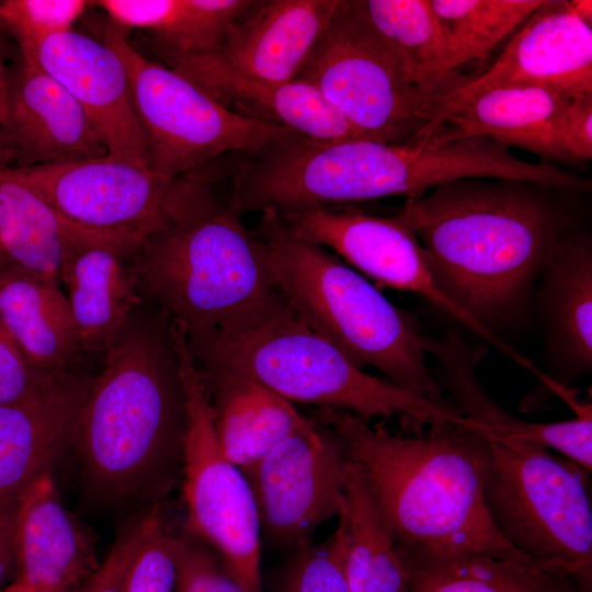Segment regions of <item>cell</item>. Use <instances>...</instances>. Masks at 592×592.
I'll return each instance as SVG.
<instances>
[{"instance_id": "cell-15", "label": "cell", "mask_w": 592, "mask_h": 592, "mask_svg": "<svg viewBox=\"0 0 592 592\" xmlns=\"http://www.w3.org/2000/svg\"><path fill=\"white\" fill-rule=\"evenodd\" d=\"M82 107L110 156L151 168L126 67L103 41L68 31L21 49Z\"/></svg>"}, {"instance_id": "cell-24", "label": "cell", "mask_w": 592, "mask_h": 592, "mask_svg": "<svg viewBox=\"0 0 592 592\" xmlns=\"http://www.w3.org/2000/svg\"><path fill=\"white\" fill-rule=\"evenodd\" d=\"M571 98L540 88L493 89L430 122L417 136L435 135L442 140L482 137L522 148L550 163L572 164L560 143Z\"/></svg>"}, {"instance_id": "cell-13", "label": "cell", "mask_w": 592, "mask_h": 592, "mask_svg": "<svg viewBox=\"0 0 592 592\" xmlns=\"http://www.w3.org/2000/svg\"><path fill=\"white\" fill-rule=\"evenodd\" d=\"M519 87L592 93V26L569 1L544 0L486 71L434 98L428 124L480 93Z\"/></svg>"}, {"instance_id": "cell-34", "label": "cell", "mask_w": 592, "mask_h": 592, "mask_svg": "<svg viewBox=\"0 0 592 592\" xmlns=\"http://www.w3.org/2000/svg\"><path fill=\"white\" fill-rule=\"evenodd\" d=\"M272 592H349L330 537L288 551L274 571Z\"/></svg>"}, {"instance_id": "cell-35", "label": "cell", "mask_w": 592, "mask_h": 592, "mask_svg": "<svg viewBox=\"0 0 592 592\" xmlns=\"http://www.w3.org/2000/svg\"><path fill=\"white\" fill-rule=\"evenodd\" d=\"M163 515L158 503L132 516L119 528L104 561L77 592H125L136 557Z\"/></svg>"}, {"instance_id": "cell-40", "label": "cell", "mask_w": 592, "mask_h": 592, "mask_svg": "<svg viewBox=\"0 0 592 592\" xmlns=\"http://www.w3.org/2000/svg\"><path fill=\"white\" fill-rule=\"evenodd\" d=\"M19 497L0 504V585L16 567V516Z\"/></svg>"}, {"instance_id": "cell-6", "label": "cell", "mask_w": 592, "mask_h": 592, "mask_svg": "<svg viewBox=\"0 0 592 592\" xmlns=\"http://www.w3.org/2000/svg\"><path fill=\"white\" fill-rule=\"evenodd\" d=\"M201 372L250 378L289 402L342 410L366 421L398 418L412 434L434 422L478 428L449 400L418 397L365 373L304 325L288 304L248 326L187 338Z\"/></svg>"}, {"instance_id": "cell-1", "label": "cell", "mask_w": 592, "mask_h": 592, "mask_svg": "<svg viewBox=\"0 0 592 592\" xmlns=\"http://www.w3.org/2000/svg\"><path fill=\"white\" fill-rule=\"evenodd\" d=\"M569 191L463 178L407 200L396 216L418 238L443 292L497 333L524 320L550 253L574 228L562 200Z\"/></svg>"}, {"instance_id": "cell-30", "label": "cell", "mask_w": 592, "mask_h": 592, "mask_svg": "<svg viewBox=\"0 0 592 592\" xmlns=\"http://www.w3.org/2000/svg\"><path fill=\"white\" fill-rule=\"evenodd\" d=\"M378 33L398 53L411 80L434 98L454 88L466 62L432 12L428 0H362Z\"/></svg>"}, {"instance_id": "cell-16", "label": "cell", "mask_w": 592, "mask_h": 592, "mask_svg": "<svg viewBox=\"0 0 592 592\" xmlns=\"http://www.w3.org/2000/svg\"><path fill=\"white\" fill-rule=\"evenodd\" d=\"M2 141L9 169L57 166L109 155L73 96L34 61L8 78Z\"/></svg>"}, {"instance_id": "cell-23", "label": "cell", "mask_w": 592, "mask_h": 592, "mask_svg": "<svg viewBox=\"0 0 592 592\" xmlns=\"http://www.w3.org/2000/svg\"><path fill=\"white\" fill-rule=\"evenodd\" d=\"M16 579L26 592H73L98 569L90 536L62 505L53 474L19 496Z\"/></svg>"}, {"instance_id": "cell-2", "label": "cell", "mask_w": 592, "mask_h": 592, "mask_svg": "<svg viewBox=\"0 0 592 592\" xmlns=\"http://www.w3.org/2000/svg\"><path fill=\"white\" fill-rule=\"evenodd\" d=\"M311 418L342 441L399 551L535 563L501 536L487 513L490 444L483 430L441 421L397 435L342 410L316 408Z\"/></svg>"}, {"instance_id": "cell-26", "label": "cell", "mask_w": 592, "mask_h": 592, "mask_svg": "<svg viewBox=\"0 0 592 592\" xmlns=\"http://www.w3.org/2000/svg\"><path fill=\"white\" fill-rule=\"evenodd\" d=\"M0 323L29 363L44 373L72 369L82 352L59 286L0 255Z\"/></svg>"}, {"instance_id": "cell-19", "label": "cell", "mask_w": 592, "mask_h": 592, "mask_svg": "<svg viewBox=\"0 0 592 592\" xmlns=\"http://www.w3.org/2000/svg\"><path fill=\"white\" fill-rule=\"evenodd\" d=\"M0 255L59 286L64 264L81 250L111 248L133 257L147 237L81 226L61 215L12 169L0 171Z\"/></svg>"}, {"instance_id": "cell-18", "label": "cell", "mask_w": 592, "mask_h": 592, "mask_svg": "<svg viewBox=\"0 0 592 592\" xmlns=\"http://www.w3.org/2000/svg\"><path fill=\"white\" fill-rule=\"evenodd\" d=\"M171 69L241 115L291 129L314 141L364 139L314 84L294 79L274 83L242 75L212 55L167 58Z\"/></svg>"}, {"instance_id": "cell-8", "label": "cell", "mask_w": 592, "mask_h": 592, "mask_svg": "<svg viewBox=\"0 0 592 592\" xmlns=\"http://www.w3.org/2000/svg\"><path fill=\"white\" fill-rule=\"evenodd\" d=\"M102 41L126 67L151 167L170 181L226 153L255 152L299 136L227 109L169 66L141 55L126 30L111 21Z\"/></svg>"}, {"instance_id": "cell-9", "label": "cell", "mask_w": 592, "mask_h": 592, "mask_svg": "<svg viewBox=\"0 0 592 592\" xmlns=\"http://www.w3.org/2000/svg\"><path fill=\"white\" fill-rule=\"evenodd\" d=\"M295 79L317 87L367 140L403 144L429 122L433 98L411 80L362 0H340Z\"/></svg>"}, {"instance_id": "cell-44", "label": "cell", "mask_w": 592, "mask_h": 592, "mask_svg": "<svg viewBox=\"0 0 592 592\" xmlns=\"http://www.w3.org/2000/svg\"><path fill=\"white\" fill-rule=\"evenodd\" d=\"M3 592H25L22 587L16 583L15 581L9 587L7 588Z\"/></svg>"}, {"instance_id": "cell-12", "label": "cell", "mask_w": 592, "mask_h": 592, "mask_svg": "<svg viewBox=\"0 0 592 592\" xmlns=\"http://www.w3.org/2000/svg\"><path fill=\"white\" fill-rule=\"evenodd\" d=\"M277 215L297 237L335 251L382 285L422 297L519 365L528 364L526 356L443 292L429 269L418 238L396 215L379 217L327 206Z\"/></svg>"}, {"instance_id": "cell-33", "label": "cell", "mask_w": 592, "mask_h": 592, "mask_svg": "<svg viewBox=\"0 0 592 592\" xmlns=\"http://www.w3.org/2000/svg\"><path fill=\"white\" fill-rule=\"evenodd\" d=\"M91 1L83 0H4L0 2V29L9 31L20 49L42 39L72 31L75 22Z\"/></svg>"}, {"instance_id": "cell-37", "label": "cell", "mask_w": 592, "mask_h": 592, "mask_svg": "<svg viewBox=\"0 0 592 592\" xmlns=\"http://www.w3.org/2000/svg\"><path fill=\"white\" fill-rule=\"evenodd\" d=\"M174 592H244L220 555L208 544L179 533Z\"/></svg>"}, {"instance_id": "cell-10", "label": "cell", "mask_w": 592, "mask_h": 592, "mask_svg": "<svg viewBox=\"0 0 592 592\" xmlns=\"http://www.w3.org/2000/svg\"><path fill=\"white\" fill-rule=\"evenodd\" d=\"M170 332L186 408L181 479L186 517L182 530L214 548L244 592H264L253 492L243 473L218 447L209 399L184 329L173 322Z\"/></svg>"}, {"instance_id": "cell-21", "label": "cell", "mask_w": 592, "mask_h": 592, "mask_svg": "<svg viewBox=\"0 0 592 592\" xmlns=\"http://www.w3.org/2000/svg\"><path fill=\"white\" fill-rule=\"evenodd\" d=\"M91 380L66 371L37 395L0 405V504L19 497L36 478L52 474L72 446Z\"/></svg>"}, {"instance_id": "cell-42", "label": "cell", "mask_w": 592, "mask_h": 592, "mask_svg": "<svg viewBox=\"0 0 592 592\" xmlns=\"http://www.w3.org/2000/svg\"><path fill=\"white\" fill-rule=\"evenodd\" d=\"M8 78L9 75H7L5 71L3 50L0 42V111H2L3 114L5 110Z\"/></svg>"}, {"instance_id": "cell-14", "label": "cell", "mask_w": 592, "mask_h": 592, "mask_svg": "<svg viewBox=\"0 0 592 592\" xmlns=\"http://www.w3.org/2000/svg\"><path fill=\"white\" fill-rule=\"evenodd\" d=\"M12 170L72 221L88 228L145 237L162 225L163 204L172 183L151 168L110 155Z\"/></svg>"}, {"instance_id": "cell-7", "label": "cell", "mask_w": 592, "mask_h": 592, "mask_svg": "<svg viewBox=\"0 0 592 592\" xmlns=\"http://www.w3.org/2000/svg\"><path fill=\"white\" fill-rule=\"evenodd\" d=\"M487 437L483 500L493 526L538 567L592 592L589 473L538 444Z\"/></svg>"}, {"instance_id": "cell-27", "label": "cell", "mask_w": 592, "mask_h": 592, "mask_svg": "<svg viewBox=\"0 0 592 592\" xmlns=\"http://www.w3.org/2000/svg\"><path fill=\"white\" fill-rule=\"evenodd\" d=\"M338 516L330 539L349 592H411L394 534L352 462Z\"/></svg>"}, {"instance_id": "cell-3", "label": "cell", "mask_w": 592, "mask_h": 592, "mask_svg": "<svg viewBox=\"0 0 592 592\" xmlns=\"http://www.w3.org/2000/svg\"><path fill=\"white\" fill-rule=\"evenodd\" d=\"M237 160L225 155L174 179L162 225L130 257L138 286L187 338L241 328L287 305L260 240L213 196Z\"/></svg>"}, {"instance_id": "cell-22", "label": "cell", "mask_w": 592, "mask_h": 592, "mask_svg": "<svg viewBox=\"0 0 592 592\" xmlns=\"http://www.w3.org/2000/svg\"><path fill=\"white\" fill-rule=\"evenodd\" d=\"M339 2L258 0L229 25L219 47L207 54L258 80L292 81L328 26Z\"/></svg>"}, {"instance_id": "cell-17", "label": "cell", "mask_w": 592, "mask_h": 592, "mask_svg": "<svg viewBox=\"0 0 592 592\" xmlns=\"http://www.w3.org/2000/svg\"><path fill=\"white\" fill-rule=\"evenodd\" d=\"M422 345L436 362L435 376L462 414L482 424L496 439L522 441L554 448L589 474L592 470L591 401L577 403V415L559 422H528L503 409L483 390L476 369L487 355L485 344H473L455 331L441 337L423 334Z\"/></svg>"}, {"instance_id": "cell-25", "label": "cell", "mask_w": 592, "mask_h": 592, "mask_svg": "<svg viewBox=\"0 0 592 592\" xmlns=\"http://www.w3.org/2000/svg\"><path fill=\"white\" fill-rule=\"evenodd\" d=\"M198 372L209 399L218 447L243 474L311 420L250 378Z\"/></svg>"}, {"instance_id": "cell-36", "label": "cell", "mask_w": 592, "mask_h": 592, "mask_svg": "<svg viewBox=\"0 0 592 592\" xmlns=\"http://www.w3.org/2000/svg\"><path fill=\"white\" fill-rule=\"evenodd\" d=\"M179 534L164 514L139 550L125 592H174Z\"/></svg>"}, {"instance_id": "cell-43", "label": "cell", "mask_w": 592, "mask_h": 592, "mask_svg": "<svg viewBox=\"0 0 592 592\" xmlns=\"http://www.w3.org/2000/svg\"><path fill=\"white\" fill-rule=\"evenodd\" d=\"M3 112L0 111V171L8 169L7 161H5V155H4V148H3V141H2V123H3Z\"/></svg>"}, {"instance_id": "cell-20", "label": "cell", "mask_w": 592, "mask_h": 592, "mask_svg": "<svg viewBox=\"0 0 592 592\" xmlns=\"http://www.w3.org/2000/svg\"><path fill=\"white\" fill-rule=\"evenodd\" d=\"M546 376L554 391L592 371V237L572 228L555 246L537 282Z\"/></svg>"}, {"instance_id": "cell-11", "label": "cell", "mask_w": 592, "mask_h": 592, "mask_svg": "<svg viewBox=\"0 0 592 592\" xmlns=\"http://www.w3.org/2000/svg\"><path fill=\"white\" fill-rule=\"evenodd\" d=\"M310 422L246 474L258 508L262 543L292 551L312 544L317 528L339 515L351 459L339 436Z\"/></svg>"}, {"instance_id": "cell-32", "label": "cell", "mask_w": 592, "mask_h": 592, "mask_svg": "<svg viewBox=\"0 0 592 592\" xmlns=\"http://www.w3.org/2000/svg\"><path fill=\"white\" fill-rule=\"evenodd\" d=\"M544 0H428L465 60L485 59Z\"/></svg>"}, {"instance_id": "cell-5", "label": "cell", "mask_w": 592, "mask_h": 592, "mask_svg": "<svg viewBox=\"0 0 592 592\" xmlns=\"http://www.w3.org/2000/svg\"><path fill=\"white\" fill-rule=\"evenodd\" d=\"M253 234L276 288L304 325L357 367L372 366L418 397L444 399L413 314L323 247L297 237L276 213L263 212Z\"/></svg>"}, {"instance_id": "cell-28", "label": "cell", "mask_w": 592, "mask_h": 592, "mask_svg": "<svg viewBox=\"0 0 592 592\" xmlns=\"http://www.w3.org/2000/svg\"><path fill=\"white\" fill-rule=\"evenodd\" d=\"M123 259L111 248L93 247L72 255L61 269L82 352H104L140 303L137 280Z\"/></svg>"}, {"instance_id": "cell-38", "label": "cell", "mask_w": 592, "mask_h": 592, "mask_svg": "<svg viewBox=\"0 0 592 592\" xmlns=\"http://www.w3.org/2000/svg\"><path fill=\"white\" fill-rule=\"evenodd\" d=\"M60 373H44L32 366L0 323V405L37 395Z\"/></svg>"}, {"instance_id": "cell-39", "label": "cell", "mask_w": 592, "mask_h": 592, "mask_svg": "<svg viewBox=\"0 0 592 592\" xmlns=\"http://www.w3.org/2000/svg\"><path fill=\"white\" fill-rule=\"evenodd\" d=\"M560 143L572 164L592 159V93L571 98L561 123Z\"/></svg>"}, {"instance_id": "cell-29", "label": "cell", "mask_w": 592, "mask_h": 592, "mask_svg": "<svg viewBox=\"0 0 592 592\" xmlns=\"http://www.w3.org/2000/svg\"><path fill=\"white\" fill-rule=\"evenodd\" d=\"M255 0H101L110 21L148 31L167 58L216 50Z\"/></svg>"}, {"instance_id": "cell-31", "label": "cell", "mask_w": 592, "mask_h": 592, "mask_svg": "<svg viewBox=\"0 0 592 592\" xmlns=\"http://www.w3.org/2000/svg\"><path fill=\"white\" fill-rule=\"evenodd\" d=\"M400 555L411 592H583L571 577L532 562L482 554Z\"/></svg>"}, {"instance_id": "cell-41", "label": "cell", "mask_w": 592, "mask_h": 592, "mask_svg": "<svg viewBox=\"0 0 592 592\" xmlns=\"http://www.w3.org/2000/svg\"><path fill=\"white\" fill-rule=\"evenodd\" d=\"M579 18L592 26V2L590 0L569 1Z\"/></svg>"}, {"instance_id": "cell-4", "label": "cell", "mask_w": 592, "mask_h": 592, "mask_svg": "<svg viewBox=\"0 0 592 592\" xmlns=\"http://www.w3.org/2000/svg\"><path fill=\"white\" fill-rule=\"evenodd\" d=\"M104 353L72 443L84 490L100 503L149 508L182 479L186 408L178 361L171 366L158 340L127 327Z\"/></svg>"}, {"instance_id": "cell-45", "label": "cell", "mask_w": 592, "mask_h": 592, "mask_svg": "<svg viewBox=\"0 0 592 592\" xmlns=\"http://www.w3.org/2000/svg\"><path fill=\"white\" fill-rule=\"evenodd\" d=\"M0 224H1V209H0Z\"/></svg>"}]
</instances>
